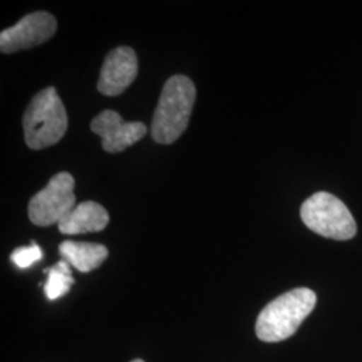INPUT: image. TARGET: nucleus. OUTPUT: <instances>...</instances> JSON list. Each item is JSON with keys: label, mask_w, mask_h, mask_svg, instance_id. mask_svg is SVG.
Segmentation results:
<instances>
[{"label": "nucleus", "mask_w": 362, "mask_h": 362, "mask_svg": "<svg viewBox=\"0 0 362 362\" xmlns=\"http://www.w3.org/2000/svg\"><path fill=\"white\" fill-rule=\"evenodd\" d=\"M196 100L194 82L185 76H173L165 82L152 119L156 143H175L187 129Z\"/></svg>", "instance_id": "nucleus-2"}, {"label": "nucleus", "mask_w": 362, "mask_h": 362, "mask_svg": "<svg viewBox=\"0 0 362 362\" xmlns=\"http://www.w3.org/2000/svg\"><path fill=\"white\" fill-rule=\"evenodd\" d=\"M300 219L313 233L336 240H349L357 224L342 200L329 192H317L300 207Z\"/></svg>", "instance_id": "nucleus-4"}, {"label": "nucleus", "mask_w": 362, "mask_h": 362, "mask_svg": "<svg viewBox=\"0 0 362 362\" xmlns=\"http://www.w3.org/2000/svg\"><path fill=\"white\" fill-rule=\"evenodd\" d=\"M57 31V21L52 13L38 11L23 16L16 25L0 34V52L4 54L27 50L52 38Z\"/></svg>", "instance_id": "nucleus-6"}, {"label": "nucleus", "mask_w": 362, "mask_h": 362, "mask_svg": "<svg viewBox=\"0 0 362 362\" xmlns=\"http://www.w3.org/2000/svg\"><path fill=\"white\" fill-rule=\"evenodd\" d=\"M317 303L315 293L299 287L275 298L260 311L255 332L260 341L281 342L296 334Z\"/></svg>", "instance_id": "nucleus-1"}, {"label": "nucleus", "mask_w": 362, "mask_h": 362, "mask_svg": "<svg viewBox=\"0 0 362 362\" xmlns=\"http://www.w3.org/2000/svg\"><path fill=\"white\" fill-rule=\"evenodd\" d=\"M139 64L133 49L119 46L109 52L98 79V91L107 97L119 95L129 88L137 77Z\"/></svg>", "instance_id": "nucleus-8"}, {"label": "nucleus", "mask_w": 362, "mask_h": 362, "mask_svg": "<svg viewBox=\"0 0 362 362\" xmlns=\"http://www.w3.org/2000/svg\"><path fill=\"white\" fill-rule=\"evenodd\" d=\"M90 129L101 137L107 153H119L146 134V127L140 121L128 122L115 110H104L90 122Z\"/></svg>", "instance_id": "nucleus-7"}, {"label": "nucleus", "mask_w": 362, "mask_h": 362, "mask_svg": "<svg viewBox=\"0 0 362 362\" xmlns=\"http://www.w3.org/2000/svg\"><path fill=\"white\" fill-rule=\"evenodd\" d=\"M69 125L65 106L54 88L34 95L23 116L25 141L31 149H45L58 143Z\"/></svg>", "instance_id": "nucleus-3"}, {"label": "nucleus", "mask_w": 362, "mask_h": 362, "mask_svg": "<svg viewBox=\"0 0 362 362\" xmlns=\"http://www.w3.org/2000/svg\"><path fill=\"white\" fill-rule=\"evenodd\" d=\"M76 181L67 172L55 175L28 203V218L39 227L58 224L76 207Z\"/></svg>", "instance_id": "nucleus-5"}, {"label": "nucleus", "mask_w": 362, "mask_h": 362, "mask_svg": "<svg viewBox=\"0 0 362 362\" xmlns=\"http://www.w3.org/2000/svg\"><path fill=\"white\" fill-rule=\"evenodd\" d=\"M47 272H49V276H47L46 285H45L46 297L49 298L50 300H55L58 298L64 297L66 293H69L71 285L74 284L70 264L66 260H61Z\"/></svg>", "instance_id": "nucleus-11"}, {"label": "nucleus", "mask_w": 362, "mask_h": 362, "mask_svg": "<svg viewBox=\"0 0 362 362\" xmlns=\"http://www.w3.org/2000/svg\"><path fill=\"white\" fill-rule=\"evenodd\" d=\"M10 258L19 269H27L42 259V250L33 242L31 246L16 248Z\"/></svg>", "instance_id": "nucleus-12"}, {"label": "nucleus", "mask_w": 362, "mask_h": 362, "mask_svg": "<svg viewBox=\"0 0 362 362\" xmlns=\"http://www.w3.org/2000/svg\"><path fill=\"white\" fill-rule=\"evenodd\" d=\"M59 252L66 262L78 272H90L98 269L107 258V248L98 243L66 240L59 246Z\"/></svg>", "instance_id": "nucleus-10"}, {"label": "nucleus", "mask_w": 362, "mask_h": 362, "mask_svg": "<svg viewBox=\"0 0 362 362\" xmlns=\"http://www.w3.org/2000/svg\"><path fill=\"white\" fill-rule=\"evenodd\" d=\"M109 223V214L95 202H83L73 208L64 219L58 223L59 231L65 235L98 233Z\"/></svg>", "instance_id": "nucleus-9"}, {"label": "nucleus", "mask_w": 362, "mask_h": 362, "mask_svg": "<svg viewBox=\"0 0 362 362\" xmlns=\"http://www.w3.org/2000/svg\"><path fill=\"white\" fill-rule=\"evenodd\" d=\"M132 362H145V361H143V360H133V361Z\"/></svg>", "instance_id": "nucleus-13"}]
</instances>
